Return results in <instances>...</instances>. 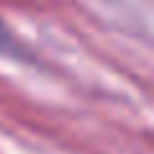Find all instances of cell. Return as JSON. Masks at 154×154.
<instances>
[{"label": "cell", "instance_id": "6da1fadb", "mask_svg": "<svg viewBox=\"0 0 154 154\" xmlns=\"http://www.w3.org/2000/svg\"><path fill=\"white\" fill-rule=\"evenodd\" d=\"M8 49H11V36H8V31L3 28V23H0V54L8 51Z\"/></svg>", "mask_w": 154, "mask_h": 154}]
</instances>
